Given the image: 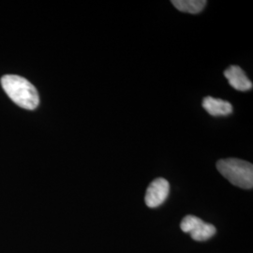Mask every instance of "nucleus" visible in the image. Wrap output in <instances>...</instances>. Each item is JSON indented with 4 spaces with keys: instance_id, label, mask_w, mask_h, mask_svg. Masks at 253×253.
I'll list each match as a JSON object with an SVG mask.
<instances>
[{
    "instance_id": "nucleus-1",
    "label": "nucleus",
    "mask_w": 253,
    "mask_h": 253,
    "mask_svg": "<svg viewBox=\"0 0 253 253\" xmlns=\"http://www.w3.org/2000/svg\"><path fill=\"white\" fill-rule=\"evenodd\" d=\"M1 84L9 99L20 107L34 110L39 106V93L27 79L18 75H5L1 79Z\"/></svg>"
},
{
    "instance_id": "nucleus-2",
    "label": "nucleus",
    "mask_w": 253,
    "mask_h": 253,
    "mask_svg": "<svg viewBox=\"0 0 253 253\" xmlns=\"http://www.w3.org/2000/svg\"><path fill=\"white\" fill-rule=\"evenodd\" d=\"M217 169L233 185L245 190L253 188V165L238 159H225L217 163Z\"/></svg>"
},
{
    "instance_id": "nucleus-3",
    "label": "nucleus",
    "mask_w": 253,
    "mask_h": 253,
    "mask_svg": "<svg viewBox=\"0 0 253 253\" xmlns=\"http://www.w3.org/2000/svg\"><path fill=\"white\" fill-rule=\"evenodd\" d=\"M181 230L190 234L196 241H206L216 234V227L202 220L199 217L189 215L184 217L180 223Z\"/></svg>"
},
{
    "instance_id": "nucleus-4",
    "label": "nucleus",
    "mask_w": 253,
    "mask_h": 253,
    "mask_svg": "<svg viewBox=\"0 0 253 253\" xmlns=\"http://www.w3.org/2000/svg\"><path fill=\"white\" fill-rule=\"evenodd\" d=\"M170 191L169 182L164 178H157L150 183L145 193V201L148 208H155L162 206L167 199Z\"/></svg>"
},
{
    "instance_id": "nucleus-5",
    "label": "nucleus",
    "mask_w": 253,
    "mask_h": 253,
    "mask_svg": "<svg viewBox=\"0 0 253 253\" xmlns=\"http://www.w3.org/2000/svg\"><path fill=\"white\" fill-rule=\"evenodd\" d=\"M230 85L238 91H249L253 88V83L247 77L244 71L238 66H231L224 72Z\"/></svg>"
},
{
    "instance_id": "nucleus-6",
    "label": "nucleus",
    "mask_w": 253,
    "mask_h": 253,
    "mask_svg": "<svg viewBox=\"0 0 253 253\" xmlns=\"http://www.w3.org/2000/svg\"><path fill=\"white\" fill-rule=\"evenodd\" d=\"M203 107L213 117L228 116L233 113V106L229 101L212 97H207L204 99Z\"/></svg>"
},
{
    "instance_id": "nucleus-7",
    "label": "nucleus",
    "mask_w": 253,
    "mask_h": 253,
    "mask_svg": "<svg viewBox=\"0 0 253 253\" xmlns=\"http://www.w3.org/2000/svg\"><path fill=\"white\" fill-rule=\"evenodd\" d=\"M206 0H172V4L182 12L190 14L200 13L207 6Z\"/></svg>"
}]
</instances>
